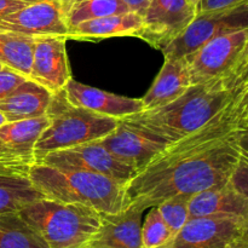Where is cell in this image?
Segmentation results:
<instances>
[{
    "label": "cell",
    "mask_w": 248,
    "mask_h": 248,
    "mask_svg": "<svg viewBox=\"0 0 248 248\" xmlns=\"http://www.w3.org/2000/svg\"><path fill=\"white\" fill-rule=\"evenodd\" d=\"M236 101L200 130L171 143L138 172L125 186V208L147 211L172 196L229 183L241 152Z\"/></svg>",
    "instance_id": "cell-1"
},
{
    "label": "cell",
    "mask_w": 248,
    "mask_h": 248,
    "mask_svg": "<svg viewBox=\"0 0 248 248\" xmlns=\"http://www.w3.org/2000/svg\"><path fill=\"white\" fill-rule=\"evenodd\" d=\"M236 94L225 78L210 80L193 85L166 106L143 110L124 120L173 143L203 127L229 107Z\"/></svg>",
    "instance_id": "cell-2"
},
{
    "label": "cell",
    "mask_w": 248,
    "mask_h": 248,
    "mask_svg": "<svg viewBox=\"0 0 248 248\" xmlns=\"http://www.w3.org/2000/svg\"><path fill=\"white\" fill-rule=\"evenodd\" d=\"M28 177L47 199L79 203L99 213H116L125 208V184L102 174L65 171L34 162Z\"/></svg>",
    "instance_id": "cell-3"
},
{
    "label": "cell",
    "mask_w": 248,
    "mask_h": 248,
    "mask_svg": "<svg viewBox=\"0 0 248 248\" xmlns=\"http://www.w3.org/2000/svg\"><path fill=\"white\" fill-rule=\"evenodd\" d=\"M18 213L50 248L86 247L101 224V213L93 208L47 198L31 202Z\"/></svg>",
    "instance_id": "cell-4"
},
{
    "label": "cell",
    "mask_w": 248,
    "mask_h": 248,
    "mask_svg": "<svg viewBox=\"0 0 248 248\" xmlns=\"http://www.w3.org/2000/svg\"><path fill=\"white\" fill-rule=\"evenodd\" d=\"M46 115L48 125L34 148L35 161L51 152L101 140L119 123L118 119L73 106L65 98L64 91L53 94Z\"/></svg>",
    "instance_id": "cell-5"
},
{
    "label": "cell",
    "mask_w": 248,
    "mask_h": 248,
    "mask_svg": "<svg viewBox=\"0 0 248 248\" xmlns=\"http://www.w3.org/2000/svg\"><path fill=\"white\" fill-rule=\"evenodd\" d=\"M245 28H248V2L230 9L196 14L186 31L161 52L165 58L186 57L213 38Z\"/></svg>",
    "instance_id": "cell-6"
},
{
    "label": "cell",
    "mask_w": 248,
    "mask_h": 248,
    "mask_svg": "<svg viewBox=\"0 0 248 248\" xmlns=\"http://www.w3.org/2000/svg\"><path fill=\"white\" fill-rule=\"evenodd\" d=\"M35 162L65 171L102 174L125 186L138 173L130 165L114 156L98 140L51 152Z\"/></svg>",
    "instance_id": "cell-7"
},
{
    "label": "cell",
    "mask_w": 248,
    "mask_h": 248,
    "mask_svg": "<svg viewBox=\"0 0 248 248\" xmlns=\"http://www.w3.org/2000/svg\"><path fill=\"white\" fill-rule=\"evenodd\" d=\"M248 39V28L213 38L198 51L186 56L191 84L228 78L234 70L242 48Z\"/></svg>",
    "instance_id": "cell-8"
},
{
    "label": "cell",
    "mask_w": 248,
    "mask_h": 248,
    "mask_svg": "<svg viewBox=\"0 0 248 248\" xmlns=\"http://www.w3.org/2000/svg\"><path fill=\"white\" fill-rule=\"evenodd\" d=\"M196 16L189 0H150L144 15L140 38L161 51L178 38Z\"/></svg>",
    "instance_id": "cell-9"
},
{
    "label": "cell",
    "mask_w": 248,
    "mask_h": 248,
    "mask_svg": "<svg viewBox=\"0 0 248 248\" xmlns=\"http://www.w3.org/2000/svg\"><path fill=\"white\" fill-rule=\"evenodd\" d=\"M98 142L137 172L148 166L171 143L147 128L119 120L116 127Z\"/></svg>",
    "instance_id": "cell-10"
},
{
    "label": "cell",
    "mask_w": 248,
    "mask_h": 248,
    "mask_svg": "<svg viewBox=\"0 0 248 248\" xmlns=\"http://www.w3.org/2000/svg\"><path fill=\"white\" fill-rule=\"evenodd\" d=\"M69 1L70 0H38L0 19V29L29 36H67Z\"/></svg>",
    "instance_id": "cell-11"
},
{
    "label": "cell",
    "mask_w": 248,
    "mask_h": 248,
    "mask_svg": "<svg viewBox=\"0 0 248 248\" xmlns=\"http://www.w3.org/2000/svg\"><path fill=\"white\" fill-rule=\"evenodd\" d=\"M245 222L228 217L190 218L159 248H229L242 235Z\"/></svg>",
    "instance_id": "cell-12"
},
{
    "label": "cell",
    "mask_w": 248,
    "mask_h": 248,
    "mask_svg": "<svg viewBox=\"0 0 248 248\" xmlns=\"http://www.w3.org/2000/svg\"><path fill=\"white\" fill-rule=\"evenodd\" d=\"M67 36H34L31 67L28 79L38 82L52 94L63 91L72 79L67 56Z\"/></svg>",
    "instance_id": "cell-13"
},
{
    "label": "cell",
    "mask_w": 248,
    "mask_h": 248,
    "mask_svg": "<svg viewBox=\"0 0 248 248\" xmlns=\"http://www.w3.org/2000/svg\"><path fill=\"white\" fill-rule=\"evenodd\" d=\"M140 208L130 206L116 213H101V224L86 247L143 248Z\"/></svg>",
    "instance_id": "cell-14"
},
{
    "label": "cell",
    "mask_w": 248,
    "mask_h": 248,
    "mask_svg": "<svg viewBox=\"0 0 248 248\" xmlns=\"http://www.w3.org/2000/svg\"><path fill=\"white\" fill-rule=\"evenodd\" d=\"M63 91L65 98L73 106L118 120L140 113L144 109L140 98L118 96L89 85H84L74 79H70L67 82Z\"/></svg>",
    "instance_id": "cell-15"
},
{
    "label": "cell",
    "mask_w": 248,
    "mask_h": 248,
    "mask_svg": "<svg viewBox=\"0 0 248 248\" xmlns=\"http://www.w3.org/2000/svg\"><path fill=\"white\" fill-rule=\"evenodd\" d=\"M199 217L248 218V199L230 183L196 193L189 201V219Z\"/></svg>",
    "instance_id": "cell-16"
},
{
    "label": "cell",
    "mask_w": 248,
    "mask_h": 248,
    "mask_svg": "<svg viewBox=\"0 0 248 248\" xmlns=\"http://www.w3.org/2000/svg\"><path fill=\"white\" fill-rule=\"evenodd\" d=\"M191 84L186 57H167L156 79L143 96V110L164 107L181 97Z\"/></svg>",
    "instance_id": "cell-17"
},
{
    "label": "cell",
    "mask_w": 248,
    "mask_h": 248,
    "mask_svg": "<svg viewBox=\"0 0 248 248\" xmlns=\"http://www.w3.org/2000/svg\"><path fill=\"white\" fill-rule=\"evenodd\" d=\"M52 96L47 89L27 79L0 101V111L5 115L7 123L39 118L46 115Z\"/></svg>",
    "instance_id": "cell-18"
},
{
    "label": "cell",
    "mask_w": 248,
    "mask_h": 248,
    "mask_svg": "<svg viewBox=\"0 0 248 248\" xmlns=\"http://www.w3.org/2000/svg\"><path fill=\"white\" fill-rule=\"evenodd\" d=\"M143 28V17L133 11L81 22L68 31L73 40H101L113 36H136Z\"/></svg>",
    "instance_id": "cell-19"
},
{
    "label": "cell",
    "mask_w": 248,
    "mask_h": 248,
    "mask_svg": "<svg viewBox=\"0 0 248 248\" xmlns=\"http://www.w3.org/2000/svg\"><path fill=\"white\" fill-rule=\"evenodd\" d=\"M48 125L47 115L11 121L0 127V140L29 165L35 162L34 148Z\"/></svg>",
    "instance_id": "cell-20"
},
{
    "label": "cell",
    "mask_w": 248,
    "mask_h": 248,
    "mask_svg": "<svg viewBox=\"0 0 248 248\" xmlns=\"http://www.w3.org/2000/svg\"><path fill=\"white\" fill-rule=\"evenodd\" d=\"M44 198L28 174L0 173V215L18 212L24 206Z\"/></svg>",
    "instance_id": "cell-21"
},
{
    "label": "cell",
    "mask_w": 248,
    "mask_h": 248,
    "mask_svg": "<svg viewBox=\"0 0 248 248\" xmlns=\"http://www.w3.org/2000/svg\"><path fill=\"white\" fill-rule=\"evenodd\" d=\"M0 248H50L40 232L18 212L0 215Z\"/></svg>",
    "instance_id": "cell-22"
},
{
    "label": "cell",
    "mask_w": 248,
    "mask_h": 248,
    "mask_svg": "<svg viewBox=\"0 0 248 248\" xmlns=\"http://www.w3.org/2000/svg\"><path fill=\"white\" fill-rule=\"evenodd\" d=\"M34 36L0 29V63L29 78Z\"/></svg>",
    "instance_id": "cell-23"
},
{
    "label": "cell",
    "mask_w": 248,
    "mask_h": 248,
    "mask_svg": "<svg viewBox=\"0 0 248 248\" xmlns=\"http://www.w3.org/2000/svg\"><path fill=\"white\" fill-rule=\"evenodd\" d=\"M121 0H70L67 12L68 31L81 22L128 12Z\"/></svg>",
    "instance_id": "cell-24"
},
{
    "label": "cell",
    "mask_w": 248,
    "mask_h": 248,
    "mask_svg": "<svg viewBox=\"0 0 248 248\" xmlns=\"http://www.w3.org/2000/svg\"><path fill=\"white\" fill-rule=\"evenodd\" d=\"M173 234L156 206L150 207L144 222L142 223V247L159 248L169 242Z\"/></svg>",
    "instance_id": "cell-25"
},
{
    "label": "cell",
    "mask_w": 248,
    "mask_h": 248,
    "mask_svg": "<svg viewBox=\"0 0 248 248\" xmlns=\"http://www.w3.org/2000/svg\"><path fill=\"white\" fill-rule=\"evenodd\" d=\"M188 194H179L162 201L156 206L172 234H177L189 220V201Z\"/></svg>",
    "instance_id": "cell-26"
},
{
    "label": "cell",
    "mask_w": 248,
    "mask_h": 248,
    "mask_svg": "<svg viewBox=\"0 0 248 248\" xmlns=\"http://www.w3.org/2000/svg\"><path fill=\"white\" fill-rule=\"evenodd\" d=\"M31 166L0 140V173L28 174Z\"/></svg>",
    "instance_id": "cell-27"
},
{
    "label": "cell",
    "mask_w": 248,
    "mask_h": 248,
    "mask_svg": "<svg viewBox=\"0 0 248 248\" xmlns=\"http://www.w3.org/2000/svg\"><path fill=\"white\" fill-rule=\"evenodd\" d=\"M240 142V140H239ZM240 159L230 177V186L248 199V153L240 147Z\"/></svg>",
    "instance_id": "cell-28"
},
{
    "label": "cell",
    "mask_w": 248,
    "mask_h": 248,
    "mask_svg": "<svg viewBox=\"0 0 248 248\" xmlns=\"http://www.w3.org/2000/svg\"><path fill=\"white\" fill-rule=\"evenodd\" d=\"M27 79L28 78L23 77L10 68H4L0 70V101L9 96L17 86H19Z\"/></svg>",
    "instance_id": "cell-29"
},
{
    "label": "cell",
    "mask_w": 248,
    "mask_h": 248,
    "mask_svg": "<svg viewBox=\"0 0 248 248\" xmlns=\"http://www.w3.org/2000/svg\"><path fill=\"white\" fill-rule=\"evenodd\" d=\"M246 2H248V0H200L196 6V14L230 9Z\"/></svg>",
    "instance_id": "cell-30"
},
{
    "label": "cell",
    "mask_w": 248,
    "mask_h": 248,
    "mask_svg": "<svg viewBox=\"0 0 248 248\" xmlns=\"http://www.w3.org/2000/svg\"><path fill=\"white\" fill-rule=\"evenodd\" d=\"M35 1L38 0H0V19Z\"/></svg>",
    "instance_id": "cell-31"
},
{
    "label": "cell",
    "mask_w": 248,
    "mask_h": 248,
    "mask_svg": "<svg viewBox=\"0 0 248 248\" xmlns=\"http://www.w3.org/2000/svg\"><path fill=\"white\" fill-rule=\"evenodd\" d=\"M247 64H248V39H247L246 44H245L244 48H242L241 53H240V57H239V60H237L236 64H235L234 70H232V73L230 74V77L228 78V84H229V86L232 87V90H234L232 84H234L235 78L240 74V72H241V70L244 69Z\"/></svg>",
    "instance_id": "cell-32"
},
{
    "label": "cell",
    "mask_w": 248,
    "mask_h": 248,
    "mask_svg": "<svg viewBox=\"0 0 248 248\" xmlns=\"http://www.w3.org/2000/svg\"><path fill=\"white\" fill-rule=\"evenodd\" d=\"M237 106V126L241 130L242 133L248 135V101L244 103H239L236 101Z\"/></svg>",
    "instance_id": "cell-33"
},
{
    "label": "cell",
    "mask_w": 248,
    "mask_h": 248,
    "mask_svg": "<svg viewBox=\"0 0 248 248\" xmlns=\"http://www.w3.org/2000/svg\"><path fill=\"white\" fill-rule=\"evenodd\" d=\"M121 1L128 7L130 11L136 12V14L140 15V16L143 17L148 5H149L150 0H121Z\"/></svg>",
    "instance_id": "cell-34"
},
{
    "label": "cell",
    "mask_w": 248,
    "mask_h": 248,
    "mask_svg": "<svg viewBox=\"0 0 248 248\" xmlns=\"http://www.w3.org/2000/svg\"><path fill=\"white\" fill-rule=\"evenodd\" d=\"M232 86H234V90L236 91V93H240V92L247 89L248 87V64L241 70V72H240V74L235 78Z\"/></svg>",
    "instance_id": "cell-35"
},
{
    "label": "cell",
    "mask_w": 248,
    "mask_h": 248,
    "mask_svg": "<svg viewBox=\"0 0 248 248\" xmlns=\"http://www.w3.org/2000/svg\"><path fill=\"white\" fill-rule=\"evenodd\" d=\"M240 147L248 153V135L242 133L240 135Z\"/></svg>",
    "instance_id": "cell-36"
},
{
    "label": "cell",
    "mask_w": 248,
    "mask_h": 248,
    "mask_svg": "<svg viewBox=\"0 0 248 248\" xmlns=\"http://www.w3.org/2000/svg\"><path fill=\"white\" fill-rule=\"evenodd\" d=\"M237 102L239 103H244V102H247L248 101V87L246 90H244V91H241L240 93H237Z\"/></svg>",
    "instance_id": "cell-37"
},
{
    "label": "cell",
    "mask_w": 248,
    "mask_h": 248,
    "mask_svg": "<svg viewBox=\"0 0 248 248\" xmlns=\"http://www.w3.org/2000/svg\"><path fill=\"white\" fill-rule=\"evenodd\" d=\"M229 248H248V244L247 242L242 241V240L239 237V239H237Z\"/></svg>",
    "instance_id": "cell-38"
},
{
    "label": "cell",
    "mask_w": 248,
    "mask_h": 248,
    "mask_svg": "<svg viewBox=\"0 0 248 248\" xmlns=\"http://www.w3.org/2000/svg\"><path fill=\"white\" fill-rule=\"evenodd\" d=\"M240 239H241L242 241L247 242V244H248V218L246 219V222H245L244 230H242V235L240 236Z\"/></svg>",
    "instance_id": "cell-39"
},
{
    "label": "cell",
    "mask_w": 248,
    "mask_h": 248,
    "mask_svg": "<svg viewBox=\"0 0 248 248\" xmlns=\"http://www.w3.org/2000/svg\"><path fill=\"white\" fill-rule=\"evenodd\" d=\"M6 123H7L6 118H5L4 114H2L1 111H0V127H1L2 125H5V124H6Z\"/></svg>",
    "instance_id": "cell-40"
},
{
    "label": "cell",
    "mask_w": 248,
    "mask_h": 248,
    "mask_svg": "<svg viewBox=\"0 0 248 248\" xmlns=\"http://www.w3.org/2000/svg\"><path fill=\"white\" fill-rule=\"evenodd\" d=\"M189 1H190L191 4H193L194 6H195V9H196V6H198V4H199V1H200V0H189Z\"/></svg>",
    "instance_id": "cell-41"
},
{
    "label": "cell",
    "mask_w": 248,
    "mask_h": 248,
    "mask_svg": "<svg viewBox=\"0 0 248 248\" xmlns=\"http://www.w3.org/2000/svg\"><path fill=\"white\" fill-rule=\"evenodd\" d=\"M4 68H6V67H4V65H2L1 63H0V70H1V69H4Z\"/></svg>",
    "instance_id": "cell-42"
},
{
    "label": "cell",
    "mask_w": 248,
    "mask_h": 248,
    "mask_svg": "<svg viewBox=\"0 0 248 248\" xmlns=\"http://www.w3.org/2000/svg\"><path fill=\"white\" fill-rule=\"evenodd\" d=\"M84 248H93V247H84Z\"/></svg>",
    "instance_id": "cell-43"
}]
</instances>
